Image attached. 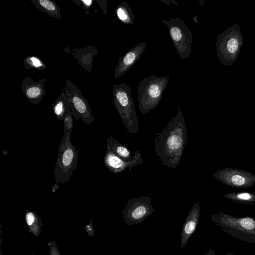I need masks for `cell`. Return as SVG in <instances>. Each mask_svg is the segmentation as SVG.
Returning <instances> with one entry per match:
<instances>
[{"mask_svg": "<svg viewBox=\"0 0 255 255\" xmlns=\"http://www.w3.org/2000/svg\"><path fill=\"white\" fill-rule=\"evenodd\" d=\"M187 131L180 107L155 140V150L161 163L173 169L180 163L187 143Z\"/></svg>", "mask_w": 255, "mask_h": 255, "instance_id": "cell-1", "label": "cell"}, {"mask_svg": "<svg viewBox=\"0 0 255 255\" xmlns=\"http://www.w3.org/2000/svg\"><path fill=\"white\" fill-rule=\"evenodd\" d=\"M114 104L127 130L137 135L139 120L129 86L125 83L115 84L113 87Z\"/></svg>", "mask_w": 255, "mask_h": 255, "instance_id": "cell-2", "label": "cell"}, {"mask_svg": "<svg viewBox=\"0 0 255 255\" xmlns=\"http://www.w3.org/2000/svg\"><path fill=\"white\" fill-rule=\"evenodd\" d=\"M169 76L159 77L152 75L141 79L138 87L139 111L145 115L155 109L161 100Z\"/></svg>", "mask_w": 255, "mask_h": 255, "instance_id": "cell-3", "label": "cell"}, {"mask_svg": "<svg viewBox=\"0 0 255 255\" xmlns=\"http://www.w3.org/2000/svg\"><path fill=\"white\" fill-rule=\"evenodd\" d=\"M212 220L223 232L239 240L255 244V219L251 217H237L220 213Z\"/></svg>", "mask_w": 255, "mask_h": 255, "instance_id": "cell-4", "label": "cell"}, {"mask_svg": "<svg viewBox=\"0 0 255 255\" xmlns=\"http://www.w3.org/2000/svg\"><path fill=\"white\" fill-rule=\"evenodd\" d=\"M71 135H64L58 147L57 159L54 170L56 183L68 182L77 169L78 153L72 144Z\"/></svg>", "mask_w": 255, "mask_h": 255, "instance_id": "cell-5", "label": "cell"}, {"mask_svg": "<svg viewBox=\"0 0 255 255\" xmlns=\"http://www.w3.org/2000/svg\"><path fill=\"white\" fill-rule=\"evenodd\" d=\"M167 27L176 51L182 60L188 58L191 51L193 35L185 21L179 18L162 20Z\"/></svg>", "mask_w": 255, "mask_h": 255, "instance_id": "cell-6", "label": "cell"}, {"mask_svg": "<svg viewBox=\"0 0 255 255\" xmlns=\"http://www.w3.org/2000/svg\"><path fill=\"white\" fill-rule=\"evenodd\" d=\"M70 88V93L68 101L70 104V110L72 112L73 118L78 120L81 119L84 123L90 126L94 120L92 111L86 100L76 88L73 90Z\"/></svg>", "mask_w": 255, "mask_h": 255, "instance_id": "cell-7", "label": "cell"}, {"mask_svg": "<svg viewBox=\"0 0 255 255\" xmlns=\"http://www.w3.org/2000/svg\"><path fill=\"white\" fill-rule=\"evenodd\" d=\"M143 162L142 155L139 150L135 152L131 159L124 160L107 149L104 159V163L106 168L115 174L121 173L127 168L128 171H130L134 167Z\"/></svg>", "mask_w": 255, "mask_h": 255, "instance_id": "cell-8", "label": "cell"}, {"mask_svg": "<svg viewBox=\"0 0 255 255\" xmlns=\"http://www.w3.org/2000/svg\"><path fill=\"white\" fill-rule=\"evenodd\" d=\"M147 46V43L140 42L121 57L114 69V78L117 79L130 69L140 58Z\"/></svg>", "mask_w": 255, "mask_h": 255, "instance_id": "cell-9", "label": "cell"}, {"mask_svg": "<svg viewBox=\"0 0 255 255\" xmlns=\"http://www.w3.org/2000/svg\"><path fill=\"white\" fill-rule=\"evenodd\" d=\"M39 83L40 82L37 83L32 81L31 84L22 86L23 93L27 99L35 105L40 101L44 93L43 86Z\"/></svg>", "mask_w": 255, "mask_h": 255, "instance_id": "cell-10", "label": "cell"}, {"mask_svg": "<svg viewBox=\"0 0 255 255\" xmlns=\"http://www.w3.org/2000/svg\"><path fill=\"white\" fill-rule=\"evenodd\" d=\"M106 147L107 149L124 160H128L132 157L130 150L127 146L121 144L111 136H110L107 140Z\"/></svg>", "mask_w": 255, "mask_h": 255, "instance_id": "cell-11", "label": "cell"}, {"mask_svg": "<svg viewBox=\"0 0 255 255\" xmlns=\"http://www.w3.org/2000/svg\"><path fill=\"white\" fill-rule=\"evenodd\" d=\"M25 219L29 232L35 236H39L44 224L37 214L33 211L27 210L25 214Z\"/></svg>", "mask_w": 255, "mask_h": 255, "instance_id": "cell-12", "label": "cell"}, {"mask_svg": "<svg viewBox=\"0 0 255 255\" xmlns=\"http://www.w3.org/2000/svg\"><path fill=\"white\" fill-rule=\"evenodd\" d=\"M116 15L119 19L126 24H133L135 20L133 11L126 2H122L115 9Z\"/></svg>", "mask_w": 255, "mask_h": 255, "instance_id": "cell-13", "label": "cell"}, {"mask_svg": "<svg viewBox=\"0 0 255 255\" xmlns=\"http://www.w3.org/2000/svg\"><path fill=\"white\" fill-rule=\"evenodd\" d=\"M34 4L48 15L54 17L60 18L59 9L57 5L48 0H39L35 1Z\"/></svg>", "mask_w": 255, "mask_h": 255, "instance_id": "cell-14", "label": "cell"}, {"mask_svg": "<svg viewBox=\"0 0 255 255\" xmlns=\"http://www.w3.org/2000/svg\"><path fill=\"white\" fill-rule=\"evenodd\" d=\"M54 112L57 117L63 121L67 112L70 109L68 98L61 96L54 103L53 107Z\"/></svg>", "mask_w": 255, "mask_h": 255, "instance_id": "cell-15", "label": "cell"}, {"mask_svg": "<svg viewBox=\"0 0 255 255\" xmlns=\"http://www.w3.org/2000/svg\"><path fill=\"white\" fill-rule=\"evenodd\" d=\"M64 122V135L71 136L73 129V117L71 110L69 109L66 113L63 120Z\"/></svg>", "mask_w": 255, "mask_h": 255, "instance_id": "cell-16", "label": "cell"}, {"mask_svg": "<svg viewBox=\"0 0 255 255\" xmlns=\"http://www.w3.org/2000/svg\"><path fill=\"white\" fill-rule=\"evenodd\" d=\"M49 255H61L56 243L54 241L48 243Z\"/></svg>", "mask_w": 255, "mask_h": 255, "instance_id": "cell-17", "label": "cell"}, {"mask_svg": "<svg viewBox=\"0 0 255 255\" xmlns=\"http://www.w3.org/2000/svg\"><path fill=\"white\" fill-rule=\"evenodd\" d=\"M238 47V43L236 39H231L227 43V49L230 53H234L236 51Z\"/></svg>", "mask_w": 255, "mask_h": 255, "instance_id": "cell-18", "label": "cell"}, {"mask_svg": "<svg viewBox=\"0 0 255 255\" xmlns=\"http://www.w3.org/2000/svg\"><path fill=\"white\" fill-rule=\"evenodd\" d=\"M196 228V223L193 221H190L185 226L184 231L187 234L192 233Z\"/></svg>", "mask_w": 255, "mask_h": 255, "instance_id": "cell-19", "label": "cell"}, {"mask_svg": "<svg viewBox=\"0 0 255 255\" xmlns=\"http://www.w3.org/2000/svg\"><path fill=\"white\" fill-rule=\"evenodd\" d=\"M232 182L235 185L240 186L245 182V179L242 176L236 175L232 177Z\"/></svg>", "mask_w": 255, "mask_h": 255, "instance_id": "cell-20", "label": "cell"}, {"mask_svg": "<svg viewBox=\"0 0 255 255\" xmlns=\"http://www.w3.org/2000/svg\"><path fill=\"white\" fill-rule=\"evenodd\" d=\"M93 219H91L90 222L84 227V229L86 231L88 235L91 237H94Z\"/></svg>", "mask_w": 255, "mask_h": 255, "instance_id": "cell-21", "label": "cell"}, {"mask_svg": "<svg viewBox=\"0 0 255 255\" xmlns=\"http://www.w3.org/2000/svg\"><path fill=\"white\" fill-rule=\"evenodd\" d=\"M30 60L32 63L33 66L35 67H40L42 65L41 61L37 58L32 57L31 58Z\"/></svg>", "mask_w": 255, "mask_h": 255, "instance_id": "cell-22", "label": "cell"}, {"mask_svg": "<svg viewBox=\"0 0 255 255\" xmlns=\"http://www.w3.org/2000/svg\"><path fill=\"white\" fill-rule=\"evenodd\" d=\"M251 196L248 193H241L239 194L237 196V198L240 199L244 200H248L251 198Z\"/></svg>", "mask_w": 255, "mask_h": 255, "instance_id": "cell-23", "label": "cell"}, {"mask_svg": "<svg viewBox=\"0 0 255 255\" xmlns=\"http://www.w3.org/2000/svg\"><path fill=\"white\" fill-rule=\"evenodd\" d=\"M160 1L163 3L169 5L170 3L173 4L176 6H178L179 4L177 2H176L174 0H159Z\"/></svg>", "mask_w": 255, "mask_h": 255, "instance_id": "cell-24", "label": "cell"}, {"mask_svg": "<svg viewBox=\"0 0 255 255\" xmlns=\"http://www.w3.org/2000/svg\"><path fill=\"white\" fill-rule=\"evenodd\" d=\"M59 188V183H56L52 188V192L54 193Z\"/></svg>", "mask_w": 255, "mask_h": 255, "instance_id": "cell-25", "label": "cell"}, {"mask_svg": "<svg viewBox=\"0 0 255 255\" xmlns=\"http://www.w3.org/2000/svg\"><path fill=\"white\" fill-rule=\"evenodd\" d=\"M82 1L87 6H89L91 4V3L92 2V1L90 0H82Z\"/></svg>", "mask_w": 255, "mask_h": 255, "instance_id": "cell-26", "label": "cell"}, {"mask_svg": "<svg viewBox=\"0 0 255 255\" xmlns=\"http://www.w3.org/2000/svg\"><path fill=\"white\" fill-rule=\"evenodd\" d=\"M207 255H215L214 250H211L208 253Z\"/></svg>", "mask_w": 255, "mask_h": 255, "instance_id": "cell-27", "label": "cell"}, {"mask_svg": "<svg viewBox=\"0 0 255 255\" xmlns=\"http://www.w3.org/2000/svg\"><path fill=\"white\" fill-rule=\"evenodd\" d=\"M193 20L195 23H198L197 17L196 16L193 17Z\"/></svg>", "mask_w": 255, "mask_h": 255, "instance_id": "cell-28", "label": "cell"}, {"mask_svg": "<svg viewBox=\"0 0 255 255\" xmlns=\"http://www.w3.org/2000/svg\"><path fill=\"white\" fill-rule=\"evenodd\" d=\"M234 255V254H232V253H230V252H228V253H227V255Z\"/></svg>", "mask_w": 255, "mask_h": 255, "instance_id": "cell-29", "label": "cell"}, {"mask_svg": "<svg viewBox=\"0 0 255 255\" xmlns=\"http://www.w3.org/2000/svg\"><path fill=\"white\" fill-rule=\"evenodd\" d=\"M31 255H38V254H32Z\"/></svg>", "mask_w": 255, "mask_h": 255, "instance_id": "cell-30", "label": "cell"}]
</instances>
